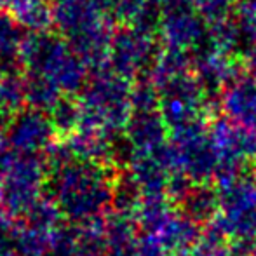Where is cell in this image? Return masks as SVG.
Returning <instances> with one entry per match:
<instances>
[{"label":"cell","instance_id":"cell-1","mask_svg":"<svg viewBox=\"0 0 256 256\" xmlns=\"http://www.w3.org/2000/svg\"><path fill=\"white\" fill-rule=\"evenodd\" d=\"M52 204L75 226L98 222L110 212L117 176L96 162L64 164L48 178Z\"/></svg>","mask_w":256,"mask_h":256},{"label":"cell","instance_id":"cell-2","mask_svg":"<svg viewBox=\"0 0 256 256\" xmlns=\"http://www.w3.org/2000/svg\"><path fill=\"white\" fill-rule=\"evenodd\" d=\"M48 178L35 158L24 157L6 162L0 171V216L16 223L40 202Z\"/></svg>","mask_w":256,"mask_h":256},{"label":"cell","instance_id":"cell-3","mask_svg":"<svg viewBox=\"0 0 256 256\" xmlns=\"http://www.w3.org/2000/svg\"><path fill=\"white\" fill-rule=\"evenodd\" d=\"M183 202V214L188 216L194 223L208 222L216 212V208L220 204V197L212 190H208V186L202 185L199 188H192L188 196L182 200Z\"/></svg>","mask_w":256,"mask_h":256},{"label":"cell","instance_id":"cell-4","mask_svg":"<svg viewBox=\"0 0 256 256\" xmlns=\"http://www.w3.org/2000/svg\"><path fill=\"white\" fill-rule=\"evenodd\" d=\"M220 240H222V236L216 232L211 234L209 237L206 236L204 239L200 240V244H197L194 253L190 256H230L228 251H226L225 248H222Z\"/></svg>","mask_w":256,"mask_h":256},{"label":"cell","instance_id":"cell-5","mask_svg":"<svg viewBox=\"0 0 256 256\" xmlns=\"http://www.w3.org/2000/svg\"><path fill=\"white\" fill-rule=\"evenodd\" d=\"M166 253H168V251H166L154 237L143 236V237H138V240H136L132 256H166Z\"/></svg>","mask_w":256,"mask_h":256},{"label":"cell","instance_id":"cell-6","mask_svg":"<svg viewBox=\"0 0 256 256\" xmlns=\"http://www.w3.org/2000/svg\"><path fill=\"white\" fill-rule=\"evenodd\" d=\"M250 256H256V237L253 239V248H251V251H250Z\"/></svg>","mask_w":256,"mask_h":256}]
</instances>
